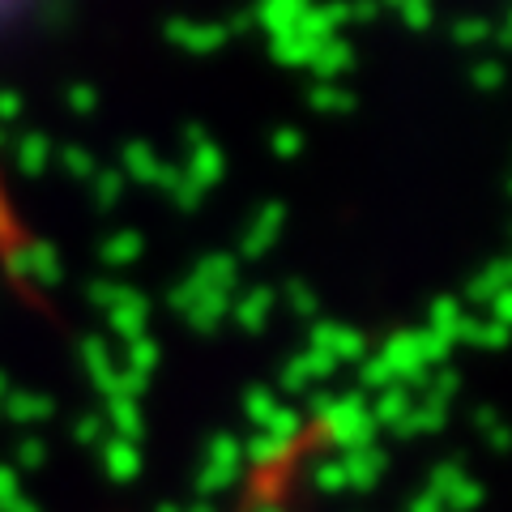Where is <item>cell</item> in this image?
<instances>
[{"label":"cell","mask_w":512,"mask_h":512,"mask_svg":"<svg viewBox=\"0 0 512 512\" xmlns=\"http://www.w3.org/2000/svg\"><path fill=\"white\" fill-rule=\"evenodd\" d=\"M22 239H26V235H22V227H18V214H13L5 188H0V256H18Z\"/></svg>","instance_id":"obj_1"}]
</instances>
